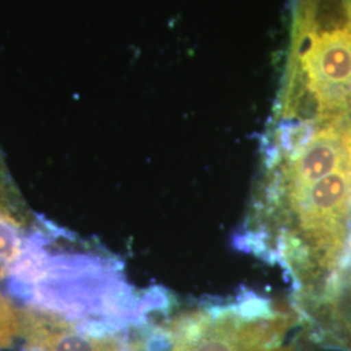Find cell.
I'll return each instance as SVG.
<instances>
[{
	"instance_id": "cell-6",
	"label": "cell",
	"mask_w": 351,
	"mask_h": 351,
	"mask_svg": "<svg viewBox=\"0 0 351 351\" xmlns=\"http://www.w3.org/2000/svg\"><path fill=\"white\" fill-rule=\"evenodd\" d=\"M303 26L315 39L351 32V16L346 0H313L306 10Z\"/></svg>"
},
{
	"instance_id": "cell-9",
	"label": "cell",
	"mask_w": 351,
	"mask_h": 351,
	"mask_svg": "<svg viewBox=\"0 0 351 351\" xmlns=\"http://www.w3.org/2000/svg\"><path fill=\"white\" fill-rule=\"evenodd\" d=\"M346 3H348V7H349V11H350L351 16V0H346Z\"/></svg>"
},
{
	"instance_id": "cell-2",
	"label": "cell",
	"mask_w": 351,
	"mask_h": 351,
	"mask_svg": "<svg viewBox=\"0 0 351 351\" xmlns=\"http://www.w3.org/2000/svg\"><path fill=\"white\" fill-rule=\"evenodd\" d=\"M4 277L30 307L72 320L141 326L168 306L164 293L136 294L114 262L85 252H50L40 236L29 239Z\"/></svg>"
},
{
	"instance_id": "cell-8",
	"label": "cell",
	"mask_w": 351,
	"mask_h": 351,
	"mask_svg": "<svg viewBox=\"0 0 351 351\" xmlns=\"http://www.w3.org/2000/svg\"><path fill=\"white\" fill-rule=\"evenodd\" d=\"M20 326V308L0 291V351L7 350L19 339Z\"/></svg>"
},
{
	"instance_id": "cell-4",
	"label": "cell",
	"mask_w": 351,
	"mask_h": 351,
	"mask_svg": "<svg viewBox=\"0 0 351 351\" xmlns=\"http://www.w3.org/2000/svg\"><path fill=\"white\" fill-rule=\"evenodd\" d=\"M19 339L25 351H143L141 326L72 320L25 307Z\"/></svg>"
},
{
	"instance_id": "cell-1",
	"label": "cell",
	"mask_w": 351,
	"mask_h": 351,
	"mask_svg": "<svg viewBox=\"0 0 351 351\" xmlns=\"http://www.w3.org/2000/svg\"><path fill=\"white\" fill-rule=\"evenodd\" d=\"M351 239V117L281 123L251 195L239 249L276 264L293 304L324 288Z\"/></svg>"
},
{
	"instance_id": "cell-3",
	"label": "cell",
	"mask_w": 351,
	"mask_h": 351,
	"mask_svg": "<svg viewBox=\"0 0 351 351\" xmlns=\"http://www.w3.org/2000/svg\"><path fill=\"white\" fill-rule=\"evenodd\" d=\"M301 320L294 307L246 293L163 313L142 330L143 351H298L293 341Z\"/></svg>"
},
{
	"instance_id": "cell-7",
	"label": "cell",
	"mask_w": 351,
	"mask_h": 351,
	"mask_svg": "<svg viewBox=\"0 0 351 351\" xmlns=\"http://www.w3.org/2000/svg\"><path fill=\"white\" fill-rule=\"evenodd\" d=\"M27 241L21 221L0 198V276H5L19 262Z\"/></svg>"
},
{
	"instance_id": "cell-5",
	"label": "cell",
	"mask_w": 351,
	"mask_h": 351,
	"mask_svg": "<svg viewBox=\"0 0 351 351\" xmlns=\"http://www.w3.org/2000/svg\"><path fill=\"white\" fill-rule=\"evenodd\" d=\"M293 307L310 341L329 350L351 351V274L336 272L315 297Z\"/></svg>"
}]
</instances>
